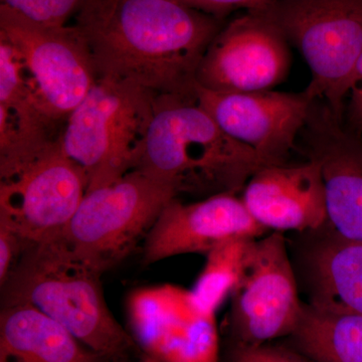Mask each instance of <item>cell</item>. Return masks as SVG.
I'll list each match as a JSON object with an SVG mask.
<instances>
[{
    "label": "cell",
    "mask_w": 362,
    "mask_h": 362,
    "mask_svg": "<svg viewBox=\"0 0 362 362\" xmlns=\"http://www.w3.org/2000/svg\"><path fill=\"white\" fill-rule=\"evenodd\" d=\"M226 21L175 0H86L73 25L98 77L194 96L202 57Z\"/></svg>",
    "instance_id": "1"
},
{
    "label": "cell",
    "mask_w": 362,
    "mask_h": 362,
    "mask_svg": "<svg viewBox=\"0 0 362 362\" xmlns=\"http://www.w3.org/2000/svg\"><path fill=\"white\" fill-rule=\"evenodd\" d=\"M103 273L74 252L64 237L30 243L1 286L2 305H33L88 349L122 361L138 345L107 304Z\"/></svg>",
    "instance_id": "2"
},
{
    "label": "cell",
    "mask_w": 362,
    "mask_h": 362,
    "mask_svg": "<svg viewBox=\"0 0 362 362\" xmlns=\"http://www.w3.org/2000/svg\"><path fill=\"white\" fill-rule=\"evenodd\" d=\"M262 166L258 156L226 134L195 95H163L157 98L135 169L170 185L177 194L211 197L242 192Z\"/></svg>",
    "instance_id": "3"
},
{
    "label": "cell",
    "mask_w": 362,
    "mask_h": 362,
    "mask_svg": "<svg viewBox=\"0 0 362 362\" xmlns=\"http://www.w3.org/2000/svg\"><path fill=\"white\" fill-rule=\"evenodd\" d=\"M158 95L117 78L99 77L66 119L61 135L66 156L84 169L88 190L134 170L144 149Z\"/></svg>",
    "instance_id": "4"
},
{
    "label": "cell",
    "mask_w": 362,
    "mask_h": 362,
    "mask_svg": "<svg viewBox=\"0 0 362 362\" xmlns=\"http://www.w3.org/2000/svg\"><path fill=\"white\" fill-rule=\"evenodd\" d=\"M258 13L303 57L311 74L307 94L326 102L343 123L362 54V0H277Z\"/></svg>",
    "instance_id": "5"
},
{
    "label": "cell",
    "mask_w": 362,
    "mask_h": 362,
    "mask_svg": "<svg viewBox=\"0 0 362 362\" xmlns=\"http://www.w3.org/2000/svg\"><path fill=\"white\" fill-rule=\"evenodd\" d=\"M176 195L170 185L135 169L86 192L64 239L78 256L105 272L149 232Z\"/></svg>",
    "instance_id": "6"
},
{
    "label": "cell",
    "mask_w": 362,
    "mask_h": 362,
    "mask_svg": "<svg viewBox=\"0 0 362 362\" xmlns=\"http://www.w3.org/2000/svg\"><path fill=\"white\" fill-rule=\"evenodd\" d=\"M230 297V345L257 346L295 332L304 303L282 233L250 240L242 276Z\"/></svg>",
    "instance_id": "7"
},
{
    "label": "cell",
    "mask_w": 362,
    "mask_h": 362,
    "mask_svg": "<svg viewBox=\"0 0 362 362\" xmlns=\"http://www.w3.org/2000/svg\"><path fill=\"white\" fill-rule=\"evenodd\" d=\"M0 35L20 56L45 110L65 124L99 78L78 28L42 25L0 4Z\"/></svg>",
    "instance_id": "8"
},
{
    "label": "cell",
    "mask_w": 362,
    "mask_h": 362,
    "mask_svg": "<svg viewBox=\"0 0 362 362\" xmlns=\"http://www.w3.org/2000/svg\"><path fill=\"white\" fill-rule=\"evenodd\" d=\"M84 169L66 156L61 137L0 177V223L28 243L64 237L88 190Z\"/></svg>",
    "instance_id": "9"
},
{
    "label": "cell",
    "mask_w": 362,
    "mask_h": 362,
    "mask_svg": "<svg viewBox=\"0 0 362 362\" xmlns=\"http://www.w3.org/2000/svg\"><path fill=\"white\" fill-rule=\"evenodd\" d=\"M289 42L262 14L240 13L226 21L202 57L197 85L216 92L274 90L292 65Z\"/></svg>",
    "instance_id": "10"
},
{
    "label": "cell",
    "mask_w": 362,
    "mask_h": 362,
    "mask_svg": "<svg viewBox=\"0 0 362 362\" xmlns=\"http://www.w3.org/2000/svg\"><path fill=\"white\" fill-rule=\"evenodd\" d=\"M197 102L226 134L258 156L265 165L288 162L314 100L300 93L269 90L216 92L195 86Z\"/></svg>",
    "instance_id": "11"
},
{
    "label": "cell",
    "mask_w": 362,
    "mask_h": 362,
    "mask_svg": "<svg viewBox=\"0 0 362 362\" xmlns=\"http://www.w3.org/2000/svg\"><path fill=\"white\" fill-rule=\"evenodd\" d=\"M297 152L320 164L328 226L362 243V139L352 134L323 100H314Z\"/></svg>",
    "instance_id": "12"
},
{
    "label": "cell",
    "mask_w": 362,
    "mask_h": 362,
    "mask_svg": "<svg viewBox=\"0 0 362 362\" xmlns=\"http://www.w3.org/2000/svg\"><path fill=\"white\" fill-rule=\"evenodd\" d=\"M242 197L225 192L183 204L173 199L145 238V265L183 254H204L235 238L258 239L267 232Z\"/></svg>",
    "instance_id": "13"
},
{
    "label": "cell",
    "mask_w": 362,
    "mask_h": 362,
    "mask_svg": "<svg viewBox=\"0 0 362 362\" xmlns=\"http://www.w3.org/2000/svg\"><path fill=\"white\" fill-rule=\"evenodd\" d=\"M242 192L247 211L266 230L316 232L327 225L322 170L314 159L262 166Z\"/></svg>",
    "instance_id": "14"
},
{
    "label": "cell",
    "mask_w": 362,
    "mask_h": 362,
    "mask_svg": "<svg viewBox=\"0 0 362 362\" xmlns=\"http://www.w3.org/2000/svg\"><path fill=\"white\" fill-rule=\"evenodd\" d=\"M54 121L37 99L23 61L0 37V175L30 161L61 137Z\"/></svg>",
    "instance_id": "15"
},
{
    "label": "cell",
    "mask_w": 362,
    "mask_h": 362,
    "mask_svg": "<svg viewBox=\"0 0 362 362\" xmlns=\"http://www.w3.org/2000/svg\"><path fill=\"white\" fill-rule=\"evenodd\" d=\"M0 358L13 362H120L98 354L28 303L2 305Z\"/></svg>",
    "instance_id": "16"
},
{
    "label": "cell",
    "mask_w": 362,
    "mask_h": 362,
    "mask_svg": "<svg viewBox=\"0 0 362 362\" xmlns=\"http://www.w3.org/2000/svg\"><path fill=\"white\" fill-rule=\"evenodd\" d=\"M328 228L305 256L309 304L362 316V243Z\"/></svg>",
    "instance_id": "17"
},
{
    "label": "cell",
    "mask_w": 362,
    "mask_h": 362,
    "mask_svg": "<svg viewBox=\"0 0 362 362\" xmlns=\"http://www.w3.org/2000/svg\"><path fill=\"white\" fill-rule=\"evenodd\" d=\"M128 312L136 338L159 359L187 337L197 319L204 314L192 291L173 285L135 291L128 302Z\"/></svg>",
    "instance_id": "18"
},
{
    "label": "cell",
    "mask_w": 362,
    "mask_h": 362,
    "mask_svg": "<svg viewBox=\"0 0 362 362\" xmlns=\"http://www.w3.org/2000/svg\"><path fill=\"white\" fill-rule=\"evenodd\" d=\"M294 349L316 362H362V316L304 304L290 337Z\"/></svg>",
    "instance_id": "19"
},
{
    "label": "cell",
    "mask_w": 362,
    "mask_h": 362,
    "mask_svg": "<svg viewBox=\"0 0 362 362\" xmlns=\"http://www.w3.org/2000/svg\"><path fill=\"white\" fill-rule=\"evenodd\" d=\"M235 238L221 243L206 254V261L190 290L204 313L214 314L239 283L250 240Z\"/></svg>",
    "instance_id": "20"
},
{
    "label": "cell",
    "mask_w": 362,
    "mask_h": 362,
    "mask_svg": "<svg viewBox=\"0 0 362 362\" xmlns=\"http://www.w3.org/2000/svg\"><path fill=\"white\" fill-rule=\"evenodd\" d=\"M163 362H218V337L214 314H202L187 337L175 344Z\"/></svg>",
    "instance_id": "21"
},
{
    "label": "cell",
    "mask_w": 362,
    "mask_h": 362,
    "mask_svg": "<svg viewBox=\"0 0 362 362\" xmlns=\"http://www.w3.org/2000/svg\"><path fill=\"white\" fill-rule=\"evenodd\" d=\"M28 20L45 25L64 26L77 16L86 0H0Z\"/></svg>",
    "instance_id": "22"
},
{
    "label": "cell",
    "mask_w": 362,
    "mask_h": 362,
    "mask_svg": "<svg viewBox=\"0 0 362 362\" xmlns=\"http://www.w3.org/2000/svg\"><path fill=\"white\" fill-rule=\"evenodd\" d=\"M226 358V362H316L296 349L271 342L257 346L230 344Z\"/></svg>",
    "instance_id": "23"
},
{
    "label": "cell",
    "mask_w": 362,
    "mask_h": 362,
    "mask_svg": "<svg viewBox=\"0 0 362 362\" xmlns=\"http://www.w3.org/2000/svg\"><path fill=\"white\" fill-rule=\"evenodd\" d=\"M175 1L226 21L228 20V16L235 13H261L277 0H175Z\"/></svg>",
    "instance_id": "24"
},
{
    "label": "cell",
    "mask_w": 362,
    "mask_h": 362,
    "mask_svg": "<svg viewBox=\"0 0 362 362\" xmlns=\"http://www.w3.org/2000/svg\"><path fill=\"white\" fill-rule=\"evenodd\" d=\"M343 125L352 134L362 139V54L345 99Z\"/></svg>",
    "instance_id": "25"
},
{
    "label": "cell",
    "mask_w": 362,
    "mask_h": 362,
    "mask_svg": "<svg viewBox=\"0 0 362 362\" xmlns=\"http://www.w3.org/2000/svg\"><path fill=\"white\" fill-rule=\"evenodd\" d=\"M30 243L11 228L0 223V285H4L23 250Z\"/></svg>",
    "instance_id": "26"
},
{
    "label": "cell",
    "mask_w": 362,
    "mask_h": 362,
    "mask_svg": "<svg viewBox=\"0 0 362 362\" xmlns=\"http://www.w3.org/2000/svg\"><path fill=\"white\" fill-rule=\"evenodd\" d=\"M0 362H13V361H7V359H4V358H0Z\"/></svg>",
    "instance_id": "27"
}]
</instances>
